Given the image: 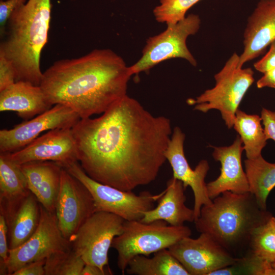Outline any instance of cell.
Wrapping results in <instances>:
<instances>
[{
    "mask_svg": "<svg viewBox=\"0 0 275 275\" xmlns=\"http://www.w3.org/2000/svg\"><path fill=\"white\" fill-rule=\"evenodd\" d=\"M250 191L261 208L266 210L267 198L275 187V163L266 161L262 155L244 161Z\"/></svg>",
    "mask_w": 275,
    "mask_h": 275,
    "instance_id": "obj_24",
    "label": "cell"
},
{
    "mask_svg": "<svg viewBox=\"0 0 275 275\" xmlns=\"http://www.w3.org/2000/svg\"><path fill=\"white\" fill-rule=\"evenodd\" d=\"M71 247L59 229L55 213L47 211L40 204V221L35 232L22 245L9 251L8 274L12 275L29 263L46 259L56 252Z\"/></svg>",
    "mask_w": 275,
    "mask_h": 275,
    "instance_id": "obj_10",
    "label": "cell"
},
{
    "mask_svg": "<svg viewBox=\"0 0 275 275\" xmlns=\"http://www.w3.org/2000/svg\"><path fill=\"white\" fill-rule=\"evenodd\" d=\"M256 85L259 89L268 87L275 89V68L263 73V75L257 81Z\"/></svg>",
    "mask_w": 275,
    "mask_h": 275,
    "instance_id": "obj_35",
    "label": "cell"
},
{
    "mask_svg": "<svg viewBox=\"0 0 275 275\" xmlns=\"http://www.w3.org/2000/svg\"><path fill=\"white\" fill-rule=\"evenodd\" d=\"M132 76L124 60L109 49L55 62L40 87L51 105H65L80 119L103 114L127 95Z\"/></svg>",
    "mask_w": 275,
    "mask_h": 275,
    "instance_id": "obj_2",
    "label": "cell"
},
{
    "mask_svg": "<svg viewBox=\"0 0 275 275\" xmlns=\"http://www.w3.org/2000/svg\"><path fill=\"white\" fill-rule=\"evenodd\" d=\"M8 228L5 216L0 214V262L7 263L9 256Z\"/></svg>",
    "mask_w": 275,
    "mask_h": 275,
    "instance_id": "obj_31",
    "label": "cell"
},
{
    "mask_svg": "<svg viewBox=\"0 0 275 275\" xmlns=\"http://www.w3.org/2000/svg\"><path fill=\"white\" fill-rule=\"evenodd\" d=\"M111 270L102 269L97 266L86 264L80 275H105L112 274Z\"/></svg>",
    "mask_w": 275,
    "mask_h": 275,
    "instance_id": "obj_36",
    "label": "cell"
},
{
    "mask_svg": "<svg viewBox=\"0 0 275 275\" xmlns=\"http://www.w3.org/2000/svg\"><path fill=\"white\" fill-rule=\"evenodd\" d=\"M46 259L29 263L15 271L12 275H45Z\"/></svg>",
    "mask_w": 275,
    "mask_h": 275,
    "instance_id": "obj_34",
    "label": "cell"
},
{
    "mask_svg": "<svg viewBox=\"0 0 275 275\" xmlns=\"http://www.w3.org/2000/svg\"><path fill=\"white\" fill-rule=\"evenodd\" d=\"M212 147L213 158L221 163V168L219 176L206 184L209 198L212 200L226 191L237 194L250 191L247 177L241 163L244 148L240 136H237L229 146Z\"/></svg>",
    "mask_w": 275,
    "mask_h": 275,
    "instance_id": "obj_17",
    "label": "cell"
},
{
    "mask_svg": "<svg viewBox=\"0 0 275 275\" xmlns=\"http://www.w3.org/2000/svg\"><path fill=\"white\" fill-rule=\"evenodd\" d=\"M31 191L21 164L0 152V210L6 218Z\"/></svg>",
    "mask_w": 275,
    "mask_h": 275,
    "instance_id": "obj_21",
    "label": "cell"
},
{
    "mask_svg": "<svg viewBox=\"0 0 275 275\" xmlns=\"http://www.w3.org/2000/svg\"><path fill=\"white\" fill-rule=\"evenodd\" d=\"M239 56L233 53L214 78L215 86L195 98L187 100L194 109L205 113L218 111L228 128L233 127L236 111L245 93L255 81L251 68L239 66Z\"/></svg>",
    "mask_w": 275,
    "mask_h": 275,
    "instance_id": "obj_6",
    "label": "cell"
},
{
    "mask_svg": "<svg viewBox=\"0 0 275 275\" xmlns=\"http://www.w3.org/2000/svg\"><path fill=\"white\" fill-rule=\"evenodd\" d=\"M40 86L18 81L0 91V111H13L28 120L52 107Z\"/></svg>",
    "mask_w": 275,
    "mask_h": 275,
    "instance_id": "obj_19",
    "label": "cell"
},
{
    "mask_svg": "<svg viewBox=\"0 0 275 275\" xmlns=\"http://www.w3.org/2000/svg\"><path fill=\"white\" fill-rule=\"evenodd\" d=\"M63 167L89 190L94 200L95 212L112 213L125 221L141 220L145 212L154 208L155 202L164 192L153 195L144 191L136 195L132 191L122 190L93 179L85 172L78 161Z\"/></svg>",
    "mask_w": 275,
    "mask_h": 275,
    "instance_id": "obj_7",
    "label": "cell"
},
{
    "mask_svg": "<svg viewBox=\"0 0 275 275\" xmlns=\"http://www.w3.org/2000/svg\"><path fill=\"white\" fill-rule=\"evenodd\" d=\"M10 155L19 164L31 161H51L63 167L78 161L72 128L48 130L20 150L10 153Z\"/></svg>",
    "mask_w": 275,
    "mask_h": 275,
    "instance_id": "obj_15",
    "label": "cell"
},
{
    "mask_svg": "<svg viewBox=\"0 0 275 275\" xmlns=\"http://www.w3.org/2000/svg\"><path fill=\"white\" fill-rule=\"evenodd\" d=\"M191 235V230L188 227L171 226L163 220L149 223L125 221L122 232L114 238L111 247L117 252V265L123 274L129 262L135 256H149L169 249Z\"/></svg>",
    "mask_w": 275,
    "mask_h": 275,
    "instance_id": "obj_5",
    "label": "cell"
},
{
    "mask_svg": "<svg viewBox=\"0 0 275 275\" xmlns=\"http://www.w3.org/2000/svg\"><path fill=\"white\" fill-rule=\"evenodd\" d=\"M40 218V204L31 192L6 219L9 250L26 242L36 230Z\"/></svg>",
    "mask_w": 275,
    "mask_h": 275,
    "instance_id": "obj_22",
    "label": "cell"
},
{
    "mask_svg": "<svg viewBox=\"0 0 275 275\" xmlns=\"http://www.w3.org/2000/svg\"><path fill=\"white\" fill-rule=\"evenodd\" d=\"M86 263L72 247L56 252L46 259L45 275H80Z\"/></svg>",
    "mask_w": 275,
    "mask_h": 275,
    "instance_id": "obj_27",
    "label": "cell"
},
{
    "mask_svg": "<svg viewBox=\"0 0 275 275\" xmlns=\"http://www.w3.org/2000/svg\"><path fill=\"white\" fill-rule=\"evenodd\" d=\"M269 46L268 51L254 64V68L262 73L275 68V40Z\"/></svg>",
    "mask_w": 275,
    "mask_h": 275,
    "instance_id": "obj_32",
    "label": "cell"
},
{
    "mask_svg": "<svg viewBox=\"0 0 275 275\" xmlns=\"http://www.w3.org/2000/svg\"><path fill=\"white\" fill-rule=\"evenodd\" d=\"M29 190L47 211L55 213L63 167L51 161H36L21 164Z\"/></svg>",
    "mask_w": 275,
    "mask_h": 275,
    "instance_id": "obj_18",
    "label": "cell"
},
{
    "mask_svg": "<svg viewBox=\"0 0 275 275\" xmlns=\"http://www.w3.org/2000/svg\"><path fill=\"white\" fill-rule=\"evenodd\" d=\"M95 212L94 200L89 190L63 168L55 214L64 237L69 240Z\"/></svg>",
    "mask_w": 275,
    "mask_h": 275,
    "instance_id": "obj_13",
    "label": "cell"
},
{
    "mask_svg": "<svg viewBox=\"0 0 275 275\" xmlns=\"http://www.w3.org/2000/svg\"><path fill=\"white\" fill-rule=\"evenodd\" d=\"M260 116L248 114L239 108L236 111L233 127L242 140L247 159H254L261 155L267 139Z\"/></svg>",
    "mask_w": 275,
    "mask_h": 275,
    "instance_id": "obj_25",
    "label": "cell"
},
{
    "mask_svg": "<svg viewBox=\"0 0 275 275\" xmlns=\"http://www.w3.org/2000/svg\"><path fill=\"white\" fill-rule=\"evenodd\" d=\"M200 0H160L153 13L160 23H176L185 17L187 11Z\"/></svg>",
    "mask_w": 275,
    "mask_h": 275,
    "instance_id": "obj_28",
    "label": "cell"
},
{
    "mask_svg": "<svg viewBox=\"0 0 275 275\" xmlns=\"http://www.w3.org/2000/svg\"><path fill=\"white\" fill-rule=\"evenodd\" d=\"M246 254L275 263V227L270 219L254 231Z\"/></svg>",
    "mask_w": 275,
    "mask_h": 275,
    "instance_id": "obj_26",
    "label": "cell"
},
{
    "mask_svg": "<svg viewBox=\"0 0 275 275\" xmlns=\"http://www.w3.org/2000/svg\"><path fill=\"white\" fill-rule=\"evenodd\" d=\"M201 23L198 15L190 14L176 23L167 24L163 32L147 40L142 57L129 66L131 75L148 72L159 63L173 58L183 59L196 66L197 61L187 46L186 40L198 32Z\"/></svg>",
    "mask_w": 275,
    "mask_h": 275,
    "instance_id": "obj_8",
    "label": "cell"
},
{
    "mask_svg": "<svg viewBox=\"0 0 275 275\" xmlns=\"http://www.w3.org/2000/svg\"><path fill=\"white\" fill-rule=\"evenodd\" d=\"M275 40V0H260L249 16L239 66L262 54Z\"/></svg>",
    "mask_w": 275,
    "mask_h": 275,
    "instance_id": "obj_16",
    "label": "cell"
},
{
    "mask_svg": "<svg viewBox=\"0 0 275 275\" xmlns=\"http://www.w3.org/2000/svg\"><path fill=\"white\" fill-rule=\"evenodd\" d=\"M72 1H74V0H72Z\"/></svg>",
    "mask_w": 275,
    "mask_h": 275,
    "instance_id": "obj_39",
    "label": "cell"
},
{
    "mask_svg": "<svg viewBox=\"0 0 275 275\" xmlns=\"http://www.w3.org/2000/svg\"><path fill=\"white\" fill-rule=\"evenodd\" d=\"M28 0H4L0 1V34L3 37L8 21L13 12Z\"/></svg>",
    "mask_w": 275,
    "mask_h": 275,
    "instance_id": "obj_30",
    "label": "cell"
},
{
    "mask_svg": "<svg viewBox=\"0 0 275 275\" xmlns=\"http://www.w3.org/2000/svg\"><path fill=\"white\" fill-rule=\"evenodd\" d=\"M1 1H4V0H1Z\"/></svg>",
    "mask_w": 275,
    "mask_h": 275,
    "instance_id": "obj_38",
    "label": "cell"
},
{
    "mask_svg": "<svg viewBox=\"0 0 275 275\" xmlns=\"http://www.w3.org/2000/svg\"><path fill=\"white\" fill-rule=\"evenodd\" d=\"M72 130L85 172L124 191L156 179L173 132L169 118L152 115L127 95L100 117L80 119Z\"/></svg>",
    "mask_w": 275,
    "mask_h": 275,
    "instance_id": "obj_1",
    "label": "cell"
},
{
    "mask_svg": "<svg viewBox=\"0 0 275 275\" xmlns=\"http://www.w3.org/2000/svg\"><path fill=\"white\" fill-rule=\"evenodd\" d=\"M80 119L69 107L56 104L30 120L10 129L0 130V152L13 153L33 142L45 131L56 128H72Z\"/></svg>",
    "mask_w": 275,
    "mask_h": 275,
    "instance_id": "obj_12",
    "label": "cell"
},
{
    "mask_svg": "<svg viewBox=\"0 0 275 275\" xmlns=\"http://www.w3.org/2000/svg\"><path fill=\"white\" fill-rule=\"evenodd\" d=\"M168 250L189 275H209L211 272L234 264V257L207 234L193 239L185 237Z\"/></svg>",
    "mask_w": 275,
    "mask_h": 275,
    "instance_id": "obj_11",
    "label": "cell"
},
{
    "mask_svg": "<svg viewBox=\"0 0 275 275\" xmlns=\"http://www.w3.org/2000/svg\"><path fill=\"white\" fill-rule=\"evenodd\" d=\"M212 200L202 207L194 221L197 230L209 235L234 257H242L254 231L268 222L271 213L261 208L250 191H226Z\"/></svg>",
    "mask_w": 275,
    "mask_h": 275,
    "instance_id": "obj_3",
    "label": "cell"
},
{
    "mask_svg": "<svg viewBox=\"0 0 275 275\" xmlns=\"http://www.w3.org/2000/svg\"><path fill=\"white\" fill-rule=\"evenodd\" d=\"M260 117L266 139L275 141V111L263 108Z\"/></svg>",
    "mask_w": 275,
    "mask_h": 275,
    "instance_id": "obj_33",
    "label": "cell"
},
{
    "mask_svg": "<svg viewBox=\"0 0 275 275\" xmlns=\"http://www.w3.org/2000/svg\"><path fill=\"white\" fill-rule=\"evenodd\" d=\"M125 219L106 211H96L80 226L69 241L87 264L102 269L108 265L113 239L121 234Z\"/></svg>",
    "mask_w": 275,
    "mask_h": 275,
    "instance_id": "obj_9",
    "label": "cell"
},
{
    "mask_svg": "<svg viewBox=\"0 0 275 275\" xmlns=\"http://www.w3.org/2000/svg\"><path fill=\"white\" fill-rule=\"evenodd\" d=\"M270 220L273 225L274 227H275V217L273 216L271 217Z\"/></svg>",
    "mask_w": 275,
    "mask_h": 275,
    "instance_id": "obj_37",
    "label": "cell"
},
{
    "mask_svg": "<svg viewBox=\"0 0 275 275\" xmlns=\"http://www.w3.org/2000/svg\"><path fill=\"white\" fill-rule=\"evenodd\" d=\"M185 190L181 181L174 177L171 178L167 183L163 195L158 200L157 206L145 212L140 221L149 223L163 220L174 226H183L186 222H194V209L185 205Z\"/></svg>",
    "mask_w": 275,
    "mask_h": 275,
    "instance_id": "obj_20",
    "label": "cell"
},
{
    "mask_svg": "<svg viewBox=\"0 0 275 275\" xmlns=\"http://www.w3.org/2000/svg\"><path fill=\"white\" fill-rule=\"evenodd\" d=\"M125 271L133 275H189L168 249L155 252L151 258L143 255L135 256Z\"/></svg>",
    "mask_w": 275,
    "mask_h": 275,
    "instance_id": "obj_23",
    "label": "cell"
},
{
    "mask_svg": "<svg viewBox=\"0 0 275 275\" xmlns=\"http://www.w3.org/2000/svg\"><path fill=\"white\" fill-rule=\"evenodd\" d=\"M185 134L180 127H175L165 153L167 160L170 163L173 177L181 181L185 189L190 186L194 195V211L195 221L200 216L203 205L210 204L212 200L209 198L205 177L209 170L206 160H201L193 170L184 154V143Z\"/></svg>",
    "mask_w": 275,
    "mask_h": 275,
    "instance_id": "obj_14",
    "label": "cell"
},
{
    "mask_svg": "<svg viewBox=\"0 0 275 275\" xmlns=\"http://www.w3.org/2000/svg\"><path fill=\"white\" fill-rule=\"evenodd\" d=\"M16 81V72L12 62L0 52V91Z\"/></svg>",
    "mask_w": 275,
    "mask_h": 275,
    "instance_id": "obj_29",
    "label": "cell"
},
{
    "mask_svg": "<svg viewBox=\"0 0 275 275\" xmlns=\"http://www.w3.org/2000/svg\"><path fill=\"white\" fill-rule=\"evenodd\" d=\"M51 8V0H28L9 18L0 52L13 64L16 81L40 86V57L48 41Z\"/></svg>",
    "mask_w": 275,
    "mask_h": 275,
    "instance_id": "obj_4",
    "label": "cell"
}]
</instances>
